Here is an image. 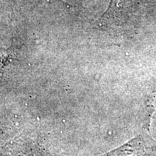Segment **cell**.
Segmentation results:
<instances>
[{"label": "cell", "mask_w": 156, "mask_h": 156, "mask_svg": "<svg viewBox=\"0 0 156 156\" xmlns=\"http://www.w3.org/2000/svg\"><path fill=\"white\" fill-rule=\"evenodd\" d=\"M140 141H133L131 144L121 147L120 149L108 154L105 156H144L146 155L144 151H147V148Z\"/></svg>", "instance_id": "obj_1"}]
</instances>
